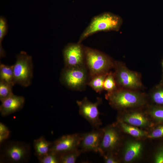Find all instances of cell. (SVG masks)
I'll use <instances>...</instances> for the list:
<instances>
[{
    "instance_id": "28",
    "label": "cell",
    "mask_w": 163,
    "mask_h": 163,
    "mask_svg": "<svg viewBox=\"0 0 163 163\" xmlns=\"http://www.w3.org/2000/svg\"><path fill=\"white\" fill-rule=\"evenodd\" d=\"M10 132L8 128L2 122L0 123V143L5 141L9 137Z\"/></svg>"
},
{
    "instance_id": "21",
    "label": "cell",
    "mask_w": 163,
    "mask_h": 163,
    "mask_svg": "<svg viewBox=\"0 0 163 163\" xmlns=\"http://www.w3.org/2000/svg\"><path fill=\"white\" fill-rule=\"evenodd\" d=\"M150 96L155 105L163 106V85L160 83L153 88L150 91Z\"/></svg>"
},
{
    "instance_id": "30",
    "label": "cell",
    "mask_w": 163,
    "mask_h": 163,
    "mask_svg": "<svg viewBox=\"0 0 163 163\" xmlns=\"http://www.w3.org/2000/svg\"><path fill=\"white\" fill-rule=\"evenodd\" d=\"M114 153H110L105 154L103 156L104 161L106 163H118L119 161L114 155Z\"/></svg>"
},
{
    "instance_id": "14",
    "label": "cell",
    "mask_w": 163,
    "mask_h": 163,
    "mask_svg": "<svg viewBox=\"0 0 163 163\" xmlns=\"http://www.w3.org/2000/svg\"><path fill=\"white\" fill-rule=\"evenodd\" d=\"M119 120L136 127H145L150 124L148 118L142 113L138 111L127 113Z\"/></svg>"
},
{
    "instance_id": "25",
    "label": "cell",
    "mask_w": 163,
    "mask_h": 163,
    "mask_svg": "<svg viewBox=\"0 0 163 163\" xmlns=\"http://www.w3.org/2000/svg\"><path fill=\"white\" fill-rule=\"evenodd\" d=\"M13 86L9 84L0 80V100L1 101L14 94L12 91Z\"/></svg>"
},
{
    "instance_id": "9",
    "label": "cell",
    "mask_w": 163,
    "mask_h": 163,
    "mask_svg": "<svg viewBox=\"0 0 163 163\" xmlns=\"http://www.w3.org/2000/svg\"><path fill=\"white\" fill-rule=\"evenodd\" d=\"M102 129L103 135L100 154L103 156L108 153H114L119 145L121 138L117 125H108Z\"/></svg>"
},
{
    "instance_id": "22",
    "label": "cell",
    "mask_w": 163,
    "mask_h": 163,
    "mask_svg": "<svg viewBox=\"0 0 163 163\" xmlns=\"http://www.w3.org/2000/svg\"><path fill=\"white\" fill-rule=\"evenodd\" d=\"M8 30V26L6 19L1 16L0 18V56L1 58L4 57L5 52L4 50L2 42L5 36L6 35Z\"/></svg>"
},
{
    "instance_id": "18",
    "label": "cell",
    "mask_w": 163,
    "mask_h": 163,
    "mask_svg": "<svg viewBox=\"0 0 163 163\" xmlns=\"http://www.w3.org/2000/svg\"><path fill=\"white\" fill-rule=\"evenodd\" d=\"M0 80L9 84L13 86L15 85L13 65L9 66L0 63Z\"/></svg>"
},
{
    "instance_id": "31",
    "label": "cell",
    "mask_w": 163,
    "mask_h": 163,
    "mask_svg": "<svg viewBox=\"0 0 163 163\" xmlns=\"http://www.w3.org/2000/svg\"><path fill=\"white\" fill-rule=\"evenodd\" d=\"M160 83L163 85V78L162 79L161 81V82Z\"/></svg>"
},
{
    "instance_id": "4",
    "label": "cell",
    "mask_w": 163,
    "mask_h": 163,
    "mask_svg": "<svg viewBox=\"0 0 163 163\" xmlns=\"http://www.w3.org/2000/svg\"><path fill=\"white\" fill-rule=\"evenodd\" d=\"M0 162L24 163L30 159V145L25 142L14 140L5 141L0 144Z\"/></svg>"
},
{
    "instance_id": "13",
    "label": "cell",
    "mask_w": 163,
    "mask_h": 163,
    "mask_svg": "<svg viewBox=\"0 0 163 163\" xmlns=\"http://www.w3.org/2000/svg\"><path fill=\"white\" fill-rule=\"evenodd\" d=\"M0 111L1 115L6 116L18 111L24 107L25 99L22 96L13 94L1 101Z\"/></svg>"
},
{
    "instance_id": "15",
    "label": "cell",
    "mask_w": 163,
    "mask_h": 163,
    "mask_svg": "<svg viewBox=\"0 0 163 163\" xmlns=\"http://www.w3.org/2000/svg\"><path fill=\"white\" fill-rule=\"evenodd\" d=\"M142 146V143L135 141L127 142L123 155L124 162H130L138 158L141 155Z\"/></svg>"
},
{
    "instance_id": "26",
    "label": "cell",
    "mask_w": 163,
    "mask_h": 163,
    "mask_svg": "<svg viewBox=\"0 0 163 163\" xmlns=\"http://www.w3.org/2000/svg\"><path fill=\"white\" fill-rule=\"evenodd\" d=\"M37 158L40 163H59V155L52 152Z\"/></svg>"
},
{
    "instance_id": "2",
    "label": "cell",
    "mask_w": 163,
    "mask_h": 163,
    "mask_svg": "<svg viewBox=\"0 0 163 163\" xmlns=\"http://www.w3.org/2000/svg\"><path fill=\"white\" fill-rule=\"evenodd\" d=\"M122 23L119 16L105 12L94 17L79 37L77 43H81L88 37L100 31H118Z\"/></svg>"
},
{
    "instance_id": "27",
    "label": "cell",
    "mask_w": 163,
    "mask_h": 163,
    "mask_svg": "<svg viewBox=\"0 0 163 163\" xmlns=\"http://www.w3.org/2000/svg\"><path fill=\"white\" fill-rule=\"evenodd\" d=\"M147 137L151 139L163 138V123H157L156 126Z\"/></svg>"
},
{
    "instance_id": "29",
    "label": "cell",
    "mask_w": 163,
    "mask_h": 163,
    "mask_svg": "<svg viewBox=\"0 0 163 163\" xmlns=\"http://www.w3.org/2000/svg\"><path fill=\"white\" fill-rule=\"evenodd\" d=\"M154 162L155 163H163V143L157 149L154 155Z\"/></svg>"
},
{
    "instance_id": "17",
    "label": "cell",
    "mask_w": 163,
    "mask_h": 163,
    "mask_svg": "<svg viewBox=\"0 0 163 163\" xmlns=\"http://www.w3.org/2000/svg\"><path fill=\"white\" fill-rule=\"evenodd\" d=\"M117 125L124 132L133 137L140 138L146 135L145 132L121 120H118Z\"/></svg>"
},
{
    "instance_id": "5",
    "label": "cell",
    "mask_w": 163,
    "mask_h": 163,
    "mask_svg": "<svg viewBox=\"0 0 163 163\" xmlns=\"http://www.w3.org/2000/svg\"><path fill=\"white\" fill-rule=\"evenodd\" d=\"M113 72L117 88L140 90L144 87L140 73L129 69L123 62L114 61Z\"/></svg>"
},
{
    "instance_id": "23",
    "label": "cell",
    "mask_w": 163,
    "mask_h": 163,
    "mask_svg": "<svg viewBox=\"0 0 163 163\" xmlns=\"http://www.w3.org/2000/svg\"><path fill=\"white\" fill-rule=\"evenodd\" d=\"M117 89L113 72L110 71L105 79L104 84V89L107 92H113Z\"/></svg>"
},
{
    "instance_id": "8",
    "label": "cell",
    "mask_w": 163,
    "mask_h": 163,
    "mask_svg": "<svg viewBox=\"0 0 163 163\" xmlns=\"http://www.w3.org/2000/svg\"><path fill=\"white\" fill-rule=\"evenodd\" d=\"M102 99L97 97V101L93 103L85 97L81 100L76 101L80 114L94 128H99L102 125L99 117L100 113L98 106L102 103Z\"/></svg>"
},
{
    "instance_id": "1",
    "label": "cell",
    "mask_w": 163,
    "mask_h": 163,
    "mask_svg": "<svg viewBox=\"0 0 163 163\" xmlns=\"http://www.w3.org/2000/svg\"><path fill=\"white\" fill-rule=\"evenodd\" d=\"M105 97L113 108L120 110L142 107L147 102V96L140 90L117 88L107 92Z\"/></svg>"
},
{
    "instance_id": "19",
    "label": "cell",
    "mask_w": 163,
    "mask_h": 163,
    "mask_svg": "<svg viewBox=\"0 0 163 163\" xmlns=\"http://www.w3.org/2000/svg\"><path fill=\"white\" fill-rule=\"evenodd\" d=\"M108 72L99 75L92 77L88 81V85L96 92L101 93L104 90V82Z\"/></svg>"
},
{
    "instance_id": "3",
    "label": "cell",
    "mask_w": 163,
    "mask_h": 163,
    "mask_svg": "<svg viewBox=\"0 0 163 163\" xmlns=\"http://www.w3.org/2000/svg\"><path fill=\"white\" fill-rule=\"evenodd\" d=\"M84 49L85 63L89 80L95 76L108 73L113 69L114 61L107 55L88 47L84 46Z\"/></svg>"
},
{
    "instance_id": "24",
    "label": "cell",
    "mask_w": 163,
    "mask_h": 163,
    "mask_svg": "<svg viewBox=\"0 0 163 163\" xmlns=\"http://www.w3.org/2000/svg\"><path fill=\"white\" fill-rule=\"evenodd\" d=\"M149 113L157 123H163V106H152L150 109Z\"/></svg>"
},
{
    "instance_id": "11",
    "label": "cell",
    "mask_w": 163,
    "mask_h": 163,
    "mask_svg": "<svg viewBox=\"0 0 163 163\" xmlns=\"http://www.w3.org/2000/svg\"><path fill=\"white\" fill-rule=\"evenodd\" d=\"M82 133L63 136L52 142L50 152L58 154L78 149Z\"/></svg>"
},
{
    "instance_id": "16",
    "label": "cell",
    "mask_w": 163,
    "mask_h": 163,
    "mask_svg": "<svg viewBox=\"0 0 163 163\" xmlns=\"http://www.w3.org/2000/svg\"><path fill=\"white\" fill-rule=\"evenodd\" d=\"M52 143L43 136L34 140L33 146L35 155L38 157L48 153L50 152Z\"/></svg>"
},
{
    "instance_id": "32",
    "label": "cell",
    "mask_w": 163,
    "mask_h": 163,
    "mask_svg": "<svg viewBox=\"0 0 163 163\" xmlns=\"http://www.w3.org/2000/svg\"><path fill=\"white\" fill-rule=\"evenodd\" d=\"M162 66L163 68V60H162Z\"/></svg>"
},
{
    "instance_id": "10",
    "label": "cell",
    "mask_w": 163,
    "mask_h": 163,
    "mask_svg": "<svg viewBox=\"0 0 163 163\" xmlns=\"http://www.w3.org/2000/svg\"><path fill=\"white\" fill-rule=\"evenodd\" d=\"M62 53L65 67H73L85 65L84 46L81 43L68 44L63 49Z\"/></svg>"
},
{
    "instance_id": "6",
    "label": "cell",
    "mask_w": 163,
    "mask_h": 163,
    "mask_svg": "<svg viewBox=\"0 0 163 163\" xmlns=\"http://www.w3.org/2000/svg\"><path fill=\"white\" fill-rule=\"evenodd\" d=\"M89 80V73L85 65L73 67H65L60 74L62 84L73 91L84 90Z\"/></svg>"
},
{
    "instance_id": "12",
    "label": "cell",
    "mask_w": 163,
    "mask_h": 163,
    "mask_svg": "<svg viewBox=\"0 0 163 163\" xmlns=\"http://www.w3.org/2000/svg\"><path fill=\"white\" fill-rule=\"evenodd\" d=\"M103 135L102 129L94 128L92 131L82 134L79 149L82 153L92 152H100V145Z\"/></svg>"
},
{
    "instance_id": "20",
    "label": "cell",
    "mask_w": 163,
    "mask_h": 163,
    "mask_svg": "<svg viewBox=\"0 0 163 163\" xmlns=\"http://www.w3.org/2000/svg\"><path fill=\"white\" fill-rule=\"evenodd\" d=\"M82 153L78 148L59 154V163H75Z\"/></svg>"
},
{
    "instance_id": "7",
    "label": "cell",
    "mask_w": 163,
    "mask_h": 163,
    "mask_svg": "<svg viewBox=\"0 0 163 163\" xmlns=\"http://www.w3.org/2000/svg\"><path fill=\"white\" fill-rule=\"evenodd\" d=\"M13 65L14 84L27 87L31 84L33 77V66L32 57L24 51L16 56Z\"/></svg>"
}]
</instances>
